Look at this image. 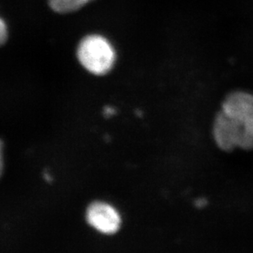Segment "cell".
<instances>
[{
    "mask_svg": "<svg viewBox=\"0 0 253 253\" xmlns=\"http://www.w3.org/2000/svg\"><path fill=\"white\" fill-rule=\"evenodd\" d=\"M212 137L218 148L225 152L253 149V114L234 118L220 111L213 122Z\"/></svg>",
    "mask_w": 253,
    "mask_h": 253,
    "instance_id": "6da1fadb",
    "label": "cell"
},
{
    "mask_svg": "<svg viewBox=\"0 0 253 253\" xmlns=\"http://www.w3.org/2000/svg\"><path fill=\"white\" fill-rule=\"evenodd\" d=\"M77 57L87 72L102 77L112 71L117 54L108 39L98 34H90L83 37L78 43Z\"/></svg>",
    "mask_w": 253,
    "mask_h": 253,
    "instance_id": "7a4b0ae2",
    "label": "cell"
},
{
    "mask_svg": "<svg viewBox=\"0 0 253 253\" xmlns=\"http://www.w3.org/2000/svg\"><path fill=\"white\" fill-rule=\"evenodd\" d=\"M88 224L103 234H114L119 229V213L108 203L95 202L89 205L86 211Z\"/></svg>",
    "mask_w": 253,
    "mask_h": 253,
    "instance_id": "3957f363",
    "label": "cell"
},
{
    "mask_svg": "<svg viewBox=\"0 0 253 253\" xmlns=\"http://www.w3.org/2000/svg\"><path fill=\"white\" fill-rule=\"evenodd\" d=\"M220 111L234 118L249 117L253 113V93L244 90L233 91L223 100Z\"/></svg>",
    "mask_w": 253,
    "mask_h": 253,
    "instance_id": "277c9868",
    "label": "cell"
},
{
    "mask_svg": "<svg viewBox=\"0 0 253 253\" xmlns=\"http://www.w3.org/2000/svg\"><path fill=\"white\" fill-rule=\"evenodd\" d=\"M93 0H48V7L58 14L77 12Z\"/></svg>",
    "mask_w": 253,
    "mask_h": 253,
    "instance_id": "5b68a950",
    "label": "cell"
},
{
    "mask_svg": "<svg viewBox=\"0 0 253 253\" xmlns=\"http://www.w3.org/2000/svg\"><path fill=\"white\" fill-rule=\"evenodd\" d=\"M7 26L5 23L4 20L0 19V43L1 45H3L7 40Z\"/></svg>",
    "mask_w": 253,
    "mask_h": 253,
    "instance_id": "8992f818",
    "label": "cell"
},
{
    "mask_svg": "<svg viewBox=\"0 0 253 253\" xmlns=\"http://www.w3.org/2000/svg\"><path fill=\"white\" fill-rule=\"evenodd\" d=\"M104 113H105L106 116H110V115H113V113H114V110H113L112 108H106L105 111H104Z\"/></svg>",
    "mask_w": 253,
    "mask_h": 253,
    "instance_id": "52a82bcc",
    "label": "cell"
}]
</instances>
